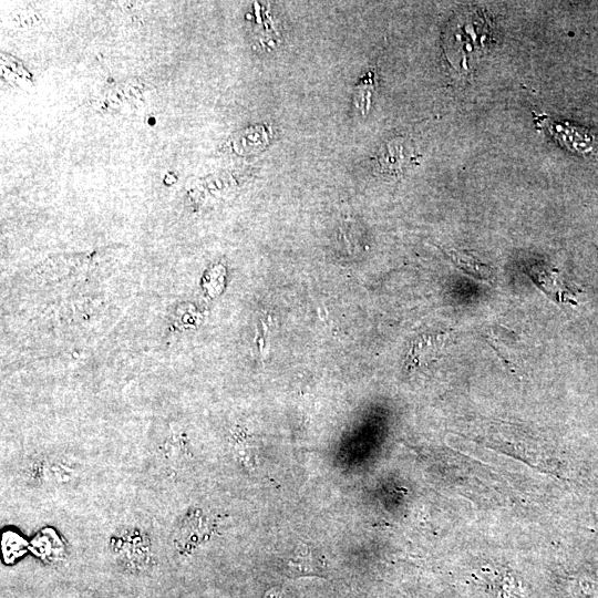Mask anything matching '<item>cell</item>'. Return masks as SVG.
<instances>
[{
    "label": "cell",
    "mask_w": 598,
    "mask_h": 598,
    "mask_svg": "<svg viewBox=\"0 0 598 598\" xmlns=\"http://www.w3.org/2000/svg\"><path fill=\"white\" fill-rule=\"evenodd\" d=\"M533 282L553 301L575 303L574 295L565 285L559 271L549 266L536 264L527 269Z\"/></svg>",
    "instance_id": "obj_2"
},
{
    "label": "cell",
    "mask_w": 598,
    "mask_h": 598,
    "mask_svg": "<svg viewBox=\"0 0 598 598\" xmlns=\"http://www.w3.org/2000/svg\"><path fill=\"white\" fill-rule=\"evenodd\" d=\"M536 124L553 136L560 145L578 153H591L596 148L595 135L576 125L554 120L549 116H536Z\"/></svg>",
    "instance_id": "obj_1"
},
{
    "label": "cell",
    "mask_w": 598,
    "mask_h": 598,
    "mask_svg": "<svg viewBox=\"0 0 598 598\" xmlns=\"http://www.w3.org/2000/svg\"><path fill=\"white\" fill-rule=\"evenodd\" d=\"M412 148L402 140H393L380 151L378 162L382 171L398 174L412 163Z\"/></svg>",
    "instance_id": "obj_4"
},
{
    "label": "cell",
    "mask_w": 598,
    "mask_h": 598,
    "mask_svg": "<svg viewBox=\"0 0 598 598\" xmlns=\"http://www.w3.org/2000/svg\"><path fill=\"white\" fill-rule=\"evenodd\" d=\"M288 574L295 576L323 575L324 564L321 556L308 545L298 546L286 561Z\"/></svg>",
    "instance_id": "obj_3"
},
{
    "label": "cell",
    "mask_w": 598,
    "mask_h": 598,
    "mask_svg": "<svg viewBox=\"0 0 598 598\" xmlns=\"http://www.w3.org/2000/svg\"><path fill=\"white\" fill-rule=\"evenodd\" d=\"M447 255L453 264L468 276L483 281H488L492 278L489 266L472 254L451 250Z\"/></svg>",
    "instance_id": "obj_5"
},
{
    "label": "cell",
    "mask_w": 598,
    "mask_h": 598,
    "mask_svg": "<svg viewBox=\"0 0 598 598\" xmlns=\"http://www.w3.org/2000/svg\"><path fill=\"white\" fill-rule=\"evenodd\" d=\"M268 141V134L264 127H252L240 132L234 138V150L239 153H250L260 150Z\"/></svg>",
    "instance_id": "obj_6"
},
{
    "label": "cell",
    "mask_w": 598,
    "mask_h": 598,
    "mask_svg": "<svg viewBox=\"0 0 598 598\" xmlns=\"http://www.w3.org/2000/svg\"><path fill=\"white\" fill-rule=\"evenodd\" d=\"M264 598H288V596L282 589L271 588L265 594Z\"/></svg>",
    "instance_id": "obj_7"
}]
</instances>
